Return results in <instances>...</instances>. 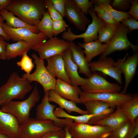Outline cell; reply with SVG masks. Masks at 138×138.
Instances as JSON below:
<instances>
[{"mask_svg":"<svg viewBox=\"0 0 138 138\" xmlns=\"http://www.w3.org/2000/svg\"><path fill=\"white\" fill-rule=\"evenodd\" d=\"M4 37L0 36V58L1 60H6V46L7 44Z\"/></svg>","mask_w":138,"mask_h":138,"instance_id":"46","label":"cell"},{"mask_svg":"<svg viewBox=\"0 0 138 138\" xmlns=\"http://www.w3.org/2000/svg\"><path fill=\"white\" fill-rule=\"evenodd\" d=\"M27 53L26 52L23 54L20 60L17 62L16 64L26 74L29 75L34 67V64L32 62V59L27 55Z\"/></svg>","mask_w":138,"mask_h":138,"instance_id":"35","label":"cell"},{"mask_svg":"<svg viewBox=\"0 0 138 138\" xmlns=\"http://www.w3.org/2000/svg\"><path fill=\"white\" fill-rule=\"evenodd\" d=\"M44 4V0H11L5 9L19 18Z\"/></svg>","mask_w":138,"mask_h":138,"instance_id":"18","label":"cell"},{"mask_svg":"<svg viewBox=\"0 0 138 138\" xmlns=\"http://www.w3.org/2000/svg\"><path fill=\"white\" fill-rule=\"evenodd\" d=\"M20 138H39L46 133L62 128L55 125L49 120H41L30 118L20 125Z\"/></svg>","mask_w":138,"mask_h":138,"instance_id":"6","label":"cell"},{"mask_svg":"<svg viewBox=\"0 0 138 138\" xmlns=\"http://www.w3.org/2000/svg\"><path fill=\"white\" fill-rule=\"evenodd\" d=\"M44 1L47 11L53 20L63 19L54 7L51 0H44Z\"/></svg>","mask_w":138,"mask_h":138,"instance_id":"38","label":"cell"},{"mask_svg":"<svg viewBox=\"0 0 138 138\" xmlns=\"http://www.w3.org/2000/svg\"><path fill=\"white\" fill-rule=\"evenodd\" d=\"M93 7L90 8L88 12L91 16L92 21L89 24L85 32L79 34H76L73 33L71 28H68L66 31L62 33L63 39L69 42H73L78 38L83 39L84 43L91 42L98 40V32L99 30L106 24L101 19L98 18L96 12Z\"/></svg>","mask_w":138,"mask_h":138,"instance_id":"5","label":"cell"},{"mask_svg":"<svg viewBox=\"0 0 138 138\" xmlns=\"http://www.w3.org/2000/svg\"><path fill=\"white\" fill-rule=\"evenodd\" d=\"M31 83L15 71L6 83L0 87V103L3 106L13 99H23L32 88Z\"/></svg>","mask_w":138,"mask_h":138,"instance_id":"1","label":"cell"},{"mask_svg":"<svg viewBox=\"0 0 138 138\" xmlns=\"http://www.w3.org/2000/svg\"><path fill=\"white\" fill-rule=\"evenodd\" d=\"M65 17L77 30L84 31L90 20L76 6L73 0H66L65 3Z\"/></svg>","mask_w":138,"mask_h":138,"instance_id":"15","label":"cell"},{"mask_svg":"<svg viewBox=\"0 0 138 138\" xmlns=\"http://www.w3.org/2000/svg\"><path fill=\"white\" fill-rule=\"evenodd\" d=\"M40 98L39 92L36 84L32 92L26 99L22 101L11 100L2 106L0 110L10 113L15 116L20 125L29 118L30 111Z\"/></svg>","mask_w":138,"mask_h":138,"instance_id":"2","label":"cell"},{"mask_svg":"<svg viewBox=\"0 0 138 138\" xmlns=\"http://www.w3.org/2000/svg\"><path fill=\"white\" fill-rule=\"evenodd\" d=\"M53 21V31L55 36L64 31L69 26L63 19Z\"/></svg>","mask_w":138,"mask_h":138,"instance_id":"39","label":"cell"},{"mask_svg":"<svg viewBox=\"0 0 138 138\" xmlns=\"http://www.w3.org/2000/svg\"><path fill=\"white\" fill-rule=\"evenodd\" d=\"M56 10L63 17H65V3L66 0H51Z\"/></svg>","mask_w":138,"mask_h":138,"instance_id":"44","label":"cell"},{"mask_svg":"<svg viewBox=\"0 0 138 138\" xmlns=\"http://www.w3.org/2000/svg\"><path fill=\"white\" fill-rule=\"evenodd\" d=\"M1 60V59H0V60Z\"/></svg>","mask_w":138,"mask_h":138,"instance_id":"55","label":"cell"},{"mask_svg":"<svg viewBox=\"0 0 138 138\" xmlns=\"http://www.w3.org/2000/svg\"><path fill=\"white\" fill-rule=\"evenodd\" d=\"M131 100L123 103L120 108L122 112L128 117L133 124L135 125V120L138 117V95H133Z\"/></svg>","mask_w":138,"mask_h":138,"instance_id":"27","label":"cell"},{"mask_svg":"<svg viewBox=\"0 0 138 138\" xmlns=\"http://www.w3.org/2000/svg\"><path fill=\"white\" fill-rule=\"evenodd\" d=\"M0 15L2 16L6 21L5 24L10 27L14 28H26L36 33H38L40 32L37 30L36 26L27 24L15 17L12 12L5 9L0 11Z\"/></svg>","mask_w":138,"mask_h":138,"instance_id":"26","label":"cell"},{"mask_svg":"<svg viewBox=\"0 0 138 138\" xmlns=\"http://www.w3.org/2000/svg\"><path fill=\"white\" fill-rule=\"evenodd\" d=\"M70 49L72 59L78 68V73L83 74L87 77L91 75L88 63L87 62L83 50L79 46L73 42H70Z\"/></svg>","mask_w":138,"mask_h":138,"instance_id":"21","label":"cell"},{"mask_svg":"<svg viewBox=\"0 0 138 138\" xmlns=\"http://www.w3.org/2000/svg\"><path fill=\"white\" fill-rule=\"evenodd\" d=\"M93 9L96 13L98 18L109 26L113 30H117L120 23H118L115 20L104 6L99 7L94 6Z\"/></svg>","mask_w":138,"mask_h":138,"instance_id":"29","label":"cell"},{"mask_svg":"<svg viewBox=\"0 0 138 138\" xmlns=\"http://www.w3.org/2000/svg\"><path fill=\"white\" fill-rule=\"evenodd\" d=\"M77 45L84 49L83 52L88 63L91 62L94 57L103 53L107 48V44H102L98 40L87 43L78 42Z\"/></svg>","mask_w":138,"mask_h":138,"instance_id":"24","label":"cell"},{"mask_svg":"<svg viewBox=\"0 0 138 138\" xmlns=\"http://www.w3.org/2000/svg\"><path fill=\"white\" fill-rule=\"evenodd\" d=\"M134 126L129 120L113 130L108 136L110 138H130Z\"/></svg>","mask_w":138,"mask_h":138,"instance_id":"31","label":"cell"},{"mask_svg":"<svg viewBox=\"0 0 138 138\" xmlns=\"http://www.w3.org/2000/svg\"><path fill=\"white\" fill-rule=\"evenodd\" d=\"M64 129L66 131V135L65 138H72L71 136L68 131V127H66Z\"/></svg>","mask_w":138,"mask_h":138,"instance_id":"51","label":"cell"},{"mask_svg":"<svg viewBox=\"0 0 138 138\" xmlns=\"http://www.w3.org/2000/svg\"><path fill=\"white\" fill-rule=\"evenodd\" d=\"M135 125L131 133L130 138H134L138 134V118L135 120Z\"/></svg>","mask_w":138,"mask_h":138,"instance_id":"49","label":"cell"},{"mask_svg":"<svg viewBox=\"0 0 138 138\" xmlns=\"http://www.w3.org/2000/svg\"><path fill=\"white\" fill-rule=\"evenodd\" d=\"M4 20L3 17L0 15V36L3 37L5 41H9L10 40L9 37L4 32L2 28V26L4 23Z\"/></svg>","mask_w":138,"mask_h":138,"instance_id":"48","label":"cell"},{"mask_svg":"<svg viewBox=\"0 0 138 138\" xmlns=\"http://www.w3.org/2000/svg\"><path fill=\"white\" fill-rule=\"evenodd\" d=\"M31 56L34 59V63L36 65L35 70L31 74H23L22 77L30 83L35 81L39 83L42 87L44 93L50 90H54L56 79L48 71L44 65V60L35 53L32 54Z\"/></svg>","mask_w":138,"mask_h":138,"instance_id":"3","label":"cell"},{"mask_svg":"<svg viewBox=\"0 0 138 138\" xmlns=\"http://www.w3.org/2000/svg\"><path fill=\"white\" fill-rule=\"evenodd\" d=\"M72 138H105L112 130L109 127L73 122L68 126Z\"/></svg>","mask_w":138,"mask_h":138,"instance_id":"4","label":"cell"},{"mask_svg":"<svg viewBox=\"0 0 138 138\" xmlns=\"http://www.w3.org/2000/svg\"><path fill=\"white\" fill-rule=\"evenodd\" d=\"M129 32L127 27L121 22L111 40L107 44L106 51L99 59H104L116 51H127L131 48L134 52L138 51V45L132 44L128 39L127 34Z\"/></svg>","mask_w":138,"mask_h":138,"instance_id":"9","label":"cell"},{"mask_svg":"<svg viewBox=\"0 0 138 138\" xmlns=\"http://www.w3.org/2000/svg\"><path fill=\"white\" fill-rule=\"evenodd\" d=\"M55 116L58 118H65L72 120L74 122L83 123H88L90 119L95 115L87 114L79 116H73L66 113L60 107L55 108L53 111Z\"/></svg>","mask_w":138,"mask_h":138,"instance_id":"33","label":"cell"},{"mask_svg":"<svg viewBox=\"0 0 138 138\" xmlns=\"http://www.w3.org/2000/svg\"><path fill=\"white\" fill-rule=\"evenodd\" d=\"M0 106H1V104H0Z\"/></svg>","mask_w":138,"mask_h":138,"instance_id":"54","label":"cell"},{"mask_svg":"<svg viewBox=\"0 0 138 138\" xmlns=\"http://www.w3.org/2000/svg\"><path fill=\"white\" fill-rule=\"evenodd\" d=\"M116 30H113L106 24L99 30L98 40L101 43L108 44L111 40Z\"/></svg>","mask_w":138,"mask_h":138,"instance_id":"34","label":"cell"},{"mask_svg":"<svg viewBox=\"0 0 138 138\" xmlns=\"http://www.w3.org/2000/svg\"><path fill=\"white\" fill-rule=\"evenodd\" d=\"M126 53L123 58L118 59L116 62L125 78V85L123 90L120 93L125 94L128 87L135 75L138 64V52H134L131 56H127Z\"/></svg>","mask_w":138,"mask_h":138,"instance_id":"14","label":"cell"},{"mask_svg":"<svg viewBox=\"0 0 138 138\" xmlns=\"http://www.w3.org/2000/svg\"><path fill=\"white\" fill-rule=\"evenodd\" d=\"M88 65L91 72H100L113 78L122 85V72L111 57H106L99 59L97 61L91 62Z\"/></svg>","mask_w":138,"mask_h":138,"instance_id":"13","label":"cell"},{"mask_svg":"<svg viewBox=\"0 0 138 138\" xmlns=\"http://www.w3.org/2000/svg\"><path fill=\"white\" fill-rule=\"evenodd\" d=\"M77 7L84 14L87 15L89 9L93 7L89 0H73Z\"/></svg>","mask_w":138,"mask_h":138,"instance_id":"40","label":"cell"},{"mask_svg":"<svg viewBox=\"0 0 138 138\" xmlns=\"http://www.w3.org/2000/svg\"><path fill=\"white\" fill-rule=\"evenodd\" d=\"M2 28L10 40L16 42L26 41L29 43L31 49L33 50L47 41L48 38L43 32H40L36 33L26 28H13L8 26L5 23L2 25Z\"/></svg>","mask_w":138,"mask_h":138,"instance_id":"7","label":"cell"},{"mask_svg":"<svg viewBox=\"0 0 138 138\" xmlns=\"http://www.w3.org/2000/svg\"><path fill=\"white\" fill-rule=\"evenodd\" d=\"M70 42L56 36L49 38L33 50L44 60L54 55L61 54L69 48Z\"/></svg>","mask_w":138,"mask_h":138,"instance_id":"11","label":"cell"},{"mask_svg":"<svg viewBox=\"0 0 138 138\" xmlns=\"http://www.w3.org/2000/svg\"><path fill=\"white\" fill-rule=\"evenodd\" d=\"M46 60L47 65L45 67L49 73L54 77H56L71 85V82L65 72L62 55H54Z\"/></svg>","mask_w":138,"mask_h":138,"instance_id":"20","label":"cell"},{"mask_svg":"<svg viewBox=\"0 0 138 138\" xmlns=\"http://www.w3.org/2000/svg\"><path fill=\"white\" fill-rule=\"evenodd\" d=\"M131 0H114L110 5L116 10L126 12L131 7Z\"/></svg>","mask_w":138,"mask_h":138,"instance_id":"37","label":"cell"},{"mask_svg":"<svg viewBox=\"0 0 138 138\" xmlns=\"http://www.w3.org/2000/svg\"><path fill=\"white\" fill-rule=\"evenodd\" d=\"M105 138H110V137H109L108 136L106 137Z\"/></svg>","mask_w":138,"mask_h":138,"instance_id":"53","label":"cell"},{"mask_svg":"<svg viewBox=\"0 0 138 138\" xmlns=\"http://www.w3.org/2000/svg\"><path fill=\"white\" fill-rule=\"evenodd\" d=\"M104 6L109 11L113 18L118 23H120L123 19L131 16L128 14L127 12H119L114 9L110 5L106 4Z\"/></svg>","mask_w":138,"mask_h":138,"instance_id":"36","label":"cell"},{"mask_svg":"<svg viewBox=\"0 0 138 138\" xmlns=\"http://www.w3.org/2000/svg\"><path fill=\"white\" fill-rule=\"evenodd\" d=\"M0 133L9 138H20V124L17 118L0 110Z\"/></svg>","mask_w":138,"mask_h":138,"instance_id":"16","label":"cell"},{"mask_svg":"<svg viewBox=\"0 0 138 138\" xmlns=\"http://www.w3.org/2000/svg\"><path fill=\"white\" fill-rule=\"evenodd\" d=\"M11 0H0V11L5 9L10 3Z\"/></svg>","mask_w":138,"mask_h":138,"instance_id":"50","label":"cell"},{"mask_svg":"<svg viewBox=\"0 0 138 138\" xmlns=\"http://www.w3.org/2000/svg\"><path fill=\"white\" fill-rule=\"evenodd\" d=\"M48 100L50 102H54L58 105L59 107L66 110L68 114L74 112L82 115L88 114L87 111L82 110L78 107L76 103L63 98L54 90H51L49 91Z\"/></svg>","mask_w":138,"mask_h":138,"instance_id":"22","label":"cell"},{"mask_svg":"<svg viewBox=\"0 0 138 138\" xmlns=\"http://www.w3.org/2000/svg\"><path fill=\"white\" fill-rule=\"evenodd\" d=\"M83 104L85 107L88 114L95 115V116L107 109L112 107L109 103L99 100L88 101Z\"/></svg>","mask_w":138,"mask_h":138,"instance_id":"30","label":"cell"},{"mask_svg":"<svg viewBox=\"0 0 138 138\" xmlns=\"http://www.w3.org/2000/svg\"><path fill=\"white\" fill-rule=\"evenodd\" d=\"M49 91L44 93L41 103L36 107V119L41 120H50L56 126L64 129L72 123L73 121L70 119L59 118L55 116L53 111L56 106L51 104L49 101Z\"/></svg>","mask_w":138,"mask_h":138,"instance_id":"10","label":"cell"},{"mask_svg":"<svg viewBox=\"0 0 138 138\" xmlns=\"http://www.w3.org/2000/svg\"><path fill=\"white\" fill-rule=\"evenodd\" d=\"M53 20L47 11L42 18L36 25V27L40 32H43L49 38L53 37Z\"/></svg>","mask_w":138,"mask_h":138,"instance_id":"32","label":"cell"},{"mask_svg":"<svg viewBox=\"0 0 138 138\" xmlns=\"http://www.w3.org/2000/svg\"><path fill=\"white\" fill-rule=\"evenodd\" d=\"M114 107H111L105 110L99 114L91 118L88 122V124L93 125L98 121L105 118L113 112Z\"/></svg>","mask_w":138,"mask_h":138,"instance_id":"42","label":"cell"},{"mask_svg":"<svg viewBox=\"0 0 138 138\" xmlns=\"http://www.w3.org/2000/svg\"><path fill=\"white\" fill-rule=\"evenodd\" d=\"M80 103L90 100H99L109 103L112 107L120 106L125 102L130 100L133 95L118 93H104L97 94L85 93L82 91L79 95Z\"/></svg>","mask_w":138,"mask_h":138,"instance_id":"12","label":"cell"},{"mask_svg":"<svg viewBox=\"0 0 138 138\" xmlns=\"http://www.w3.org/2000/svg\"><path fill=\"white\" fill-rule=\"evenodd\" d=\"M86 83L81 86L84 92L90 94L104 93H118L122 87L118 84L111 83L101 75L94 72L87 78Z\"/></svg>","mask_w":138,"mask_h":138,"instance_id":"8","label":"cell"},{"mask_svg":"<svg viewBox=\"0 0 138 138\" xmlns=\"http://www.w3.org/2000/svg\"><path fill=\"white\" fill-rule=\"evenodd\" d=\"M0 138H9L7 136L0 133Z\"/></svg>","mask_w":138,"mask_h":138,"instance_id":"52","label":"cell"},{"mask_svg":"<svg viewBox=\"0 0 138 138\" xmlns=\"http://www.w3.org/2000/svg\"><path fill=\"white\" fill-rule=\"evenodd\" d=\"M54 90L63 98L76 103H80L79 97L82 90L78 86L72 85L57 78Z\"/></svg>","mask_w":138,"mask_h":138,"instance_id":"19","label":"cell"},{"mask_svg":"<svg viewBox=\"0 0 138 138\" xmlns=\"http://www.w3.org/2000/svg\"><path fill=\"white\" fill-rule=\"evenodd\" d=\"M62 55L64 61L65 72L71 82V85L78 86L84 85L87 82V78H82L79 75L78 71V67L72 59L70 48L65 50Z\"/></svg>","mask_w":138,"mask_h":138,"instance_id":"17","label":"cell"},{"mask_svg":"<svg viewBox=\"0 0 138 138\" xmlns=\"http://www.w3.org/2000/svg\"><path fill=\"white\" fill-rule=\"evenodd\" d=\"M131 8L128 14L138 20V0H131Z\"/></svg>","mask_w":138,"mask_h":138,"instance_id":"45","label":"cell"},{"mask_svg":"<svg viewBox=\"0 0 138 138\" xmlns=\"http://www.w3.org/2000/svg\"><path fill=\"white\" fill-rule=\"evenodd\" d=\"M31 49L30 44L25 41H20L12 43L7 42L6 46V60H9L18 56L22 57L25 53H27Z\"/></svg>","mask_w":138,"mask_h":138,"instance_id":"25","label":"cell"},{"mask_svg":"<svg viewBox=\"0 0 138 138\" xmlns=\"http://www.w3.org/2000/svg\"><path fill=\"white\" fill-rule=\"evenodd\" d=\"M112 1L111 0H91L90 2L94 6L99 7L106 4L110 5Z\"/></svg>","mask_w":138,"mask_h":138,"instance_id":"47","label":"cell"},{"mask_svg":"<svg viewBox=\"0 0 138 138\" xmlns=\"http://www.w3.org/2000/svg\"><path fill=\"white\" fill-rule=\"evenodd\" d=\"M121 22L127 27L129 32L138 29V21L131 16L123 19Z\"/></svg>","mask_w":138,"mask_h":138,"instance_id":"43","label":"cell"},{"mask_svg":"<svg viewBox=\"0 0 138 138\" xmlns=\"http://www.w3.org/2000/svg\"><path fill=\"white\" fill-rule=\"evenodd\" d=\"M46 11L47 9L44 3L19 18L28 25L36 26Z\"/></svg>","mask_w":138,"mask_h":138,"instance_id":"28","label":"cell"},{"mask_svg":"<svg viewBox=\"0 0 138 138\" xmlns=\"http://www.w3.org/2000/svg\"><path fill=\"white\" fill-rule=\"evenodd\" d=\"M66 131L64 129L48 132L39 138H65Z\"/></svg>","mask_w":138,"mask_h":138,"instance_id":"41","label":"cell"},{"mask_svg":"<svg viewBox=\"0 0 138 138\" xmlns=\"http://www.w3.org/2000/svg\"><path fill=\"white\" fill-rule=\"evenodd\" d=\"M115 111L93 125H99L109 127L112 130L124 122L129 120L128 117L122 112L120 107H116Z\"/></svg>","mask_w":138,"mask_h":138,"instance_id":"23","label":"cell"}]
</instances>
